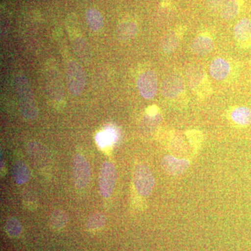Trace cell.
Segmentation results:
<instances>
[{
  "mask_svg": "<svg viewBox=\"0 0 251 251\" xmlns=\"http://www.w3.org/2000/svg\"><path fill=\"white\" fill-rule=\"evenodd\" d=\"M161 166L168 174L173 176H179L187 171L190 166V162L187 159H179L168 155L163 157Z\"/></svg>",
  "mask_w": 251,
  "mask_h": 251,
  "instance_id": "cell-12",
  "label": "cell"
},
{
  "mask_svg": "<svg viewBox=\"0 0 251 251\" xmlns=\"http://www.w3.org/2000/svg\"><path fill=\"white\" fill-rule=\"evenodd\" d=\"M23 202L25 206L29 210L34 211L37 208V198H36L35 193L33 191H25L23 196Z\"/></svg>",
  "mask_w": 251,
  "mask_h": 251,
  "instance_id": "cell-24",
  "label": "cell"
},
{
  "mask_svg": "<svg viewBox=\"0 0 251 251\" xmlns=\"http://www.w3.org/2000/svg\"><path fill=\"white\" fill-rule=\"evenodd\" d=\"M4 157L2 156V152L1 153V172H2L4 171Z\"/></svg>",
  "mask_w": 251,
  "mask_h": 251,
  "instance_id": "cell-29",
  "label": "cell"
},
{
  "mask_svg": "<svg viewBox=\"0 0 251 251\" xmlns=\"http://www.w3.org/2000/svg\"><path fill=\"white\" fill-rule=\"evenodd\" d=\"M209 71L213 78L223 80L228 76L231 72V65L226 59L216 58L211 63Z\"/></svg>",
  "mask_w": 251,
  "mask_h": 251,
  "instance_id": "cell-15",
  "label": "cell"
},
{
  "mask_svg": "<svg viewBox=\"0 0 251 251\" xmlns=\"http://www.w3.org/2000/svg\"><path fill=\"white\" fill-rule=\"evenodd\" d=\"M86 22L91 30L98 31L103 27L104 22L103 16L100 11L95 8H90L85 14Z\"/></svg>",
  "mask_w": 251,
  "mask_h": 251,
  "instance_id": "cell-19",
  "label": "cell"
},
{
  "mask_svg": "<svg viewBox=\"0 0 251 251\" xmlns=\"http://www.w3.org/2000/svg\"><path fill=\"white\" fill-rule=\"evenodd\" d=\"M133 185L140 196H150L155 186V179L152 173L148 166L138 164L133 171Z\"/></svg>",
  "mask_w": 251,
  "mask_h": 251,
  "instance_id": "cell-4",
  "label": "cell"
},
{
  "mask_svg": "<svg viewBox=\"0 0 251 251\" xmlns=\"http://www.w3.org/2000/svg\"><path fill=\"white\" fill-rule=\"evenodd\" d=\"M117 35L121 40L133 39L138 33V25L133 21H123L117 27Z\"/></svg>",
  "mask_w": 251,
  "mask_h": 251,
  "instance_id": "cell-18",
  "label": "cell"
},
{
  "mask_svg": "<svg viewBox=\"0 0 251 251\" xmlns=\"http://www.w3.org/2000/svg\"><path fill=\"white\" fill-rule=\"evenodd\" d=\"M105 224V216L102 213L95 212L89 216L86 222V227L90 232H97L103 228Z\"/></svg>",
  "mask_w": 251,
  "mask_h": 251,
  "instance_id": "cell-21",
  "label": "cell"
},
{
  "mask_svg": "<svg viewBox=\"0 0 251 251\" xmlns=\"http://www.w3.org/2000/svg\"><path fill=\"white\" fill-rule=\"evenodd\" d=\"M22 225L16 218L11 217L6 221L5 229L11 237H18L22 232Z\"/></svg>",
  "mask_w": 251,
  "mask_h": 251,
  "instance_id": "cell-22",
  "label": "cell"
},
{
  "mask_svg": "<svg viewBox=\"0 0 251 251\" xmlns=\"http://www.w3.org/2000/svg\"><path fill=\"white\" fill-rule=\"evenodd\" d=\"M231 119L236 125L241 126L251 125V108L247 106H238L232 110Z\"/></svg>",
  "mask_w": 251,
  "mask_h": 251,
  "instance_id": "cell-17",
  "label": "cell"
},
{
  "mask_svg": "<svg viewBox=\"0 0 251 251\" xmlns=\"http://www.w3.org/2000/svg\"><path fill=\"white\" fill-rule=\"evenodd\" d=\"M137 87L144 99L150 100L154 98L158 90V77L156 73L152 70L142 73L137 80Z\"/></svg>",
  "mask_w": 251,
  "mask_h": 251,
  "instance_id": "cell-7",
  "label": "cell"
},
{
  "mask_svg": "<svg viewBox=\"0 0 251 251\" xmlns=\"http://www.w3.org/2000/svg\"><path fill=\"white\" fill-rule=\"evenodd\" d=\"M245 0H224L221 7V16L226 21L237 17L242 11Z\"/></svg>",
  "mask_w": 251,
  "mask_h": 251,
  "instance_id": "cell-14",
  "label": "cell"
},
{
  "mask_svg": "<svg viewBox=\"0 0 251 251\" xmlns=\"http://www.w3.org/2000/svg\"><path fill=\"white\" fill-rule=\"evenodd\" d=\"M14 85L21 114L27 121H33L38 116V108L29 81L24 75H18Z\"/></svg>",
  "mask_w": 251,
  "mask_h": 251,
  "instance_id": "cell-1",
  "label": "cell"
},
{
  "mask_svg": "<svg viewBox=\"0 0 251 251\" xmlns=\"http://www.w3.org/2000/svg\"><path fill=\"white\" fill-rule=\"evenodd\" d=\"M186 30V27L179 25L167 31L161 40V50L165 54H171L177 49Z\"/></svg>",
  "mask_w": 251,
  "mask_h": 251,
  "instance_id": "cell-9",
  "label": "cell"
},
{
  "mask_svg": "<svg viewBox=\"0 0 251 251\" xmlns=\"http://www.w3.org/2000/svg\"><path fill=\"white\" fill-rule=\"evenodd\" d=\"M27 153L38 167H45L49 163V156L45 148L41 144L31 142L28 144Z\"/></svg>",
  "mask_w": 251,
  "mask_h": 251,
  "instance_id": "cell-13",
  "label": "cell"
},
{
  "mask_svg": "<svg viewBox=\"0 0 251 251\" xmlns=\"http://www.w3.org/2000/svg\"><path fill=\"white\" fill-rule=\"evenodd\" d=\"M117 180V171L110 161H105L100 166L99 176V192L104 198L111 196Z\"/></svg>",
  "mask_w": 251,
  "mask_h": 251,
  "instance_id": "cell-5",
  "label": "cell"
},
{
  "mask_svg": "<svg viewBox=\"0 0 251 251\" xmlns=\"http://www.w3.org/2000/svg\"><path fill=\"white\" fill-rule=\"evenodd\" d=\"M97 142L100 146H105L113 143L115 139V133L113 130H107L104 133H99L97 135Z\"/></svg>",
  "mask_w": 251,
  "mask_h": 251,
  "instance_id": "cell-25",
  "label": "cell"
},
{
  "mask_svg": "<svg viewBox=\"0 0 251 251\" xmlns=\"http://www.w3.org/2000/svg\"><path fill=\"white\" fill-rule=\"evenodd\" d=\"M185 90L184 80L177 74H172L163 80L161 87V92L163 97L168 99H175L184 93Z\"/></svg>",
  "mask_w": 251,
  "mask_h": 251,
  "instance_id": "cell-8",
  "label": "cell"
},
{
  "mask_svg": "<svg viewBox=\"0 0 251 251\" xmlns=\"http://www.w3.org/2000/svg\"><path fill=\"white\" fill-rule=\"evenodd\" d=\"M234 35L236 42L240 49H251V20L244 18L235 25Z\"/></svg>",
  "mask_w": 251,
  "mask_h": 251,
  "instance_id": "cell-10",
  "label": "cell"
},
{
  "mask_svg": "<svg viewBox=\"0 0 251 251\" xmlns=\"http://www.w3.org/2000/svg\"><path fill=\"white\" fill-rule=\"evenodd\" d=\"M13 176L16 184L18 185L25 184L30 179V170L25 162L22 161L15 162L13 166Z\"/></svg>",
  "mask_w": 251,
  "mask_h": 251,
  "instance_id": "cell-16",
  "label": "cell"
},
{
  "mask_svg": "<svg viewBox=\"0 0 251 251\" xmlns=\"http://www.w3.org/2000/svg\"><path fill=\"white\" fill-rule=\"evenodd\" d=\"M224 1V0H206V6L210 11H216L221 7Z\"/></svg>",
  "mask_w": 251,
  "mask_h": 251,
  "instance_id": "cell-26",
  "label": "cell"
},
{
  "mask_svg": "<svg viewBox=\"0 0 251 251\" xmlns=\"http://www.w3.org/2000/svg\"><path fill=\"white\" fill-rule=\"evenodd\" d=\"M50 226L53 230L59 231L64 228L68 223V216L65 211L56 209L50 216Z\"/></svg>",
  "mask_w": 251,
  "mask_h": 251,
  "instance_id": "cell-20",
  "label": "cell"
},
{
  "mask_svg": "<svg viewBox=\"0 0 251 251\" xmlns=\"http://www.w3.org/2000/svg\"><path fill=\"white\" fill-rule=\"evenodd\" d=\"M172 0H163L161 2V6L163 8H168L172 6Z\"/></svg>",
  "mask_w": 251,
  "mask_h": 251,
  "instance_id": "cell-28",
  "label": "cell"
},
{
  "mask_svg": "<svg viewBox=\"0 0 251 251\" xmlns=\"http://www.w3.org/2000/svg\"><path fill=\"white\" fill-rule=\"evenodd\" d=\"M66 80L69 92L74 96L82 93L86 85L85 71L80 64L75 61L68 62L66 67Z\"/></svg>",
  "mask_w": 251,
  "mask_h": 251,
  "instance_id": "cell-3",
  "label": "cell"
},
{
  "mask_svg": "<svg viewBox=\"0 0 251 251\" xmlns=\"http://www.w3.org/2000/svg\"><path fill=\"white\" fill-rule=\"evenodd\" d=\"M158 111H159V109H158V107L156 106V105H152V106L150 107L147 110V115H149V116H156V115L159 114Z\"/></svg>",
  "mask_w": 251,
  "mask_h": 251,
  "instance_id": "cell-27",
  "label": "cell"
},
{
  "mask_svg": "<svg viewBox=\"0 0 251 251\" xmlns=\"http://www.w3.org/2000/svg\"><path fill=\"white\" fill-rule=\"evenodd\" d=\"M72 173L74 184L78 189L87 187L90 180V166L85 157L75 154L73 158Z\"/></svg>",
  "mask_w": 251,
  "mask_h": 251,
  "instance_id": "cell-6",
  "label": "cell"
},
{
  "mask_svg": "<svg viewBox=\"0 0 251 251\" xmlns=\"http://www.w3.org/2000/svg\"><path fill=\"white\" fill-rule=\"evenodd\" d=\"M186 134L190 143L194 148L195 151L199 150L200 147L202 143L203 135L202 132L196 129L189 130L186 131Z\"/></svg>",
  "mask_w": 251,
  "mask_h": 251,
  "instance_id": "cell-23",
  "label": "cell"
},
{
  "mask_svg": "<svg viewBox=\"0 0 251 251\" xmlns=\"http://www.w3.org/2000/svg\"><path fill=\"white\" fill-rule=\"evenodd\" d=\"M188 84L190 89L199 98L204 99L211 94V85L207 74L201 65L193 64L186 71Z\"/></svg>",
  "mask_w": 251,
  "mask_h": 251,
  "instance_id": "cell-2",
  "label": "cell"
},
{
  "mask_svg": "<svg viewBox=\"0 0 251 251\" xmlns=\"http://www.w3.org/2000/svg\"><path fill=\"white\" fill-rule=\"evenodd\" d=\"M214 49L212 36L208 32L198 34L191 44V51L196 55L204 56L210 53Z\"/></svg>",
  "mask_w": 251,
  "mask_h": 251,
  "instance_id": "cell-11",
  "label": "cell"
}]
</instances>
